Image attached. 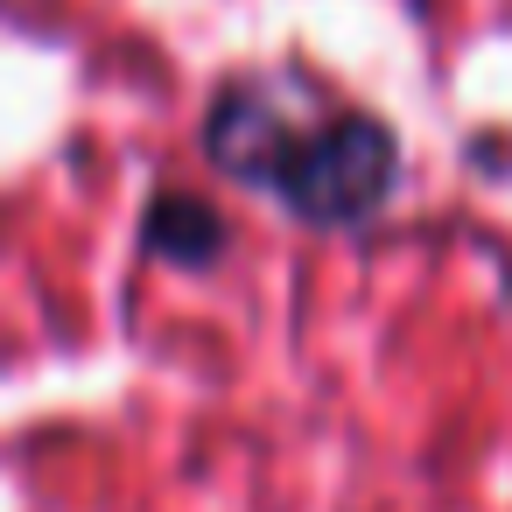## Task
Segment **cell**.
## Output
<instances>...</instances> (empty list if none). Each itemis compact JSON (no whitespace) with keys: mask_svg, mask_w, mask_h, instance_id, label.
Returning <instances> with one entry per match:
<instances>
[{"mask_svg":"<svg viewBox=\"0 0 512 512\" xmlns=\"http://www.w3.org/2000/svg\"><path fill=\"white\" fill-rule=\"evenodd\" d=\"M204 162L267 190L309 232H358L400 197V134L358 106H316L295 71H239L197 127Z\"/></svg>","mask_w":512,"mask_h":512,"instance_id":"obj_1","label":"cell"},{"mask_svg":"<svg viewBox=\"0 0 512 512\" xmlns=\"http://www.w3.org/2000/svg\"><path fill=\"white\" fill-rule=\"evenodd\" d=\"M141 246L162 260V267H183V274H211L225 253H232V218L197 197V190H155L148 211H141Z\"/></svg>","mask_w":512,"mask_h":512,"instance_id":"obj_2","label":"cell"}]
</instances>
